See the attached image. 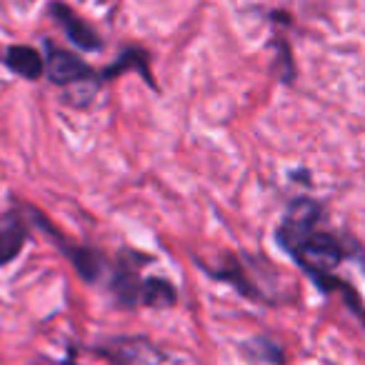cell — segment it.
<instances>
[{"mask_svg": "<svg viewBox=\"0 0 365 365\" xmlns=\"http://www.w3.org/2000/svg\"><path fill=\"white\" fill-rule=\"evenodd\" d=\"M208 278L225 283L240 295L258 305H283L288 303V295L280 283V275L273 265H265L260 260L250 258L245 253H230L223 258L220 265H203L198 263Z\"/></svg>", "mask_w": 365, "mask_h": 365, "instance_id": "1", "label": "cell"}, {"mask_svg": "<svg viewBox=\"0 0 365 365\" xmlns=\"http://www.w3.org/2000/svg\"><path fill=\"white\" fill-rule=\"evenodd\" d=\"M21 205H23V210H26L33 228H38L43 235H48V240L61 250V255L71 263V268L76 270V275L83 280V283L86 285L106 283L108 268H110V258H108L101 248L86 245V243H76V240L68 238L63 230H58L56 225L48 220V215L43 213V210H38L36 205H28V203H21Z\"/></svg>", "mask_w": 365, "mask_h": 365, "instance_id": "2", "label": "cell"}, {"mask_svg": "<svg viewBox=\"0 0 365 365\" xmlns=\"http://www.w3.org/2000/svg\"><path fill=\"white\" fill-rule=\"evenodd\" d=\"M153 263H155V258L150 253H143V250L135 248H120L113 255L103 288L108 290L115 308L120 310L140 308L143 283H145L143 268H148Z\"/></svg>", "mask_w": 365, "mask_h": 365, "instance_id": "3", "label": "cell"}, {"mask_svg": "<svg viewBox=\"0 0 365 365\" xmlns=\"http://www.w3.org/2000/svg\"><path fill=\"white\" fill-rule=\"evenodd\" d=\"M88 353L108 365H185L178 355L158 345L148 335H113L88 345Z\"/></svg>", "mask_w": 365, "mask_h": 365, "instance_id": "4", "label": "cell"}, {"mask_svg": "<svg viewBox=\"0 0 365 365\" xmlns=\"http://www.w3.org/2000/svg\"><path fill=\"white\" fill-rule=\"evenodd\" d=\"M43 61H46V78L58 88H88L96 96L101 91L98 71L78 53L58 46L51 38H43Z\"/></svg>", "mask_w": 365, "mask_h": 365, "instance_id": "5", "label": "cell"}, {"mask_svg": "<svg viewBox=\"0 0 365 365\" xmlns=\"http://www.w3.org/2000/svg\"><path fill=\"white\" fill-rule=\"evenodd\" d=\"M323 220H325V205L320 200L310 198V195L293 198L288 203V208H285L278 228H275V243L283 250L290 248L300 238H305L310 230L320 228Z\"/></svg>", "mask_w": 365, "mask_h": 365, "instance_id": "6", "label": "cell"}, {"mask_svg": "<svg viewBox=\"0 0 365 365\" xmlns=\"http://www.w3.org/2000/svg\"><path fill=\"white\" fill-rule=\"evenodd\" d=\"M48 16L53 18L58 28L63 31V36L68 38L71 46H76L83 53H101L103 51V38L86 18H81L73 11L68 3L63 0H51L48 3Z\"/></svg>", "mask_w": 365, "mask_h": 365, "instance_id": "7", "label": "cell"}, {"mask_svg": "<svg viewBox=\"0 0 365 365\" xmlns=\"http://www.w3.org/2000/svg\"><path fill=\"white\" fill-rule=\"evenodd\" d=\"M33 225L21 203H16L0 220V268L13 265L31 243Z\"/></svg>", "mask_w": 365, "mask_h": 365, "instance_id": "8", "label": "cell"}, {"mask_svg": "<svg viewBox=\"0 0 365 365\" xmlns=\"http://www.w3.org/2000/svg\"><path fill=\"white\" fill-rule=\"evenodd\" d=\"M130 71H135L153 91H158L155 78H153V71H150V53L143 46H123L120 51H118V56L113 58L110 66L98 71V83H101V88H103L106 83L118 81V78H123Z\"/></svg>", "mask_w": 365, "mask_h": 365, "instance_id": "9", "label": "cell"}, {"mask_svg": "<svg viewBox=\"0 0 365 365\" xmlns=\"http://www.w3.org/2000/svg\"><path fill=\"white\" fill-rule=\"evenodd\" d=\"M0 63L8 73L16 78H23L28 83H38L46 78V61H43V51L36 46H26V43H13L3 51Z\"/></svg>", "mask_w": 365, "mask_h": 365, "instance_id": "10", "label": "cell"}, {"mask_svg": "<svg viewBox=\"0 0 365 365\" xmlns=\"http://www.w3.org/2000/svg\"><path fill=\"white\" fill-rule=\"evenodd\" d=\"M238 350L250 365H288V350L270 335H253L238 343Z\"/></svg>", "mask_w": 365, "mask_h": 365, "instance_id": "11", "label": "cell"}, {"mask_svg": "<svg viewBox=\"0 0 365 365\" xmlns=\"http://www.w3.org/2000/svg\"><path fill=\"white\" fill-rule=\"evenodd\" d=\"M178 288L173 280L163 278V275H145L140 295V308L150 310H170L178 305Z\"/></svg>", "mask_w": 365, "mask_h": 365, "instance_id": "12", "label": "cell"}, {"mask_svg": "<svg viewBox=\"0 0 365 365\" xmlns=\"http://www.w3.org/2000/svg\"><path fill=\"white\" fill-rule=\"evenodd\" d=\"M270 48H273L275 58H278V68H280V81L285 83V86H293L295 83V61H293V48H290V41L285 33L280 31H273V43H270Z\"/></svg>", "mask_w": 365, "mask_h": 365, "instance_id": "13", "label": "cell"}, {"mask_svg": "<svg viewBox=\"0 0 365 365\" xmlns=\"http://www.w3.org/2000/svg\"><path fill=\"white\" fill-rule=\"evenodd\" d=\"M51 365H83V363H78V360H76V353L71 350V353H68L66 358H63V360H56V363H51Z\"/></svg>", "mask_w": 365, "mask_h": 365, "instance_id": "14", "label": "cell"}]
</instances>
